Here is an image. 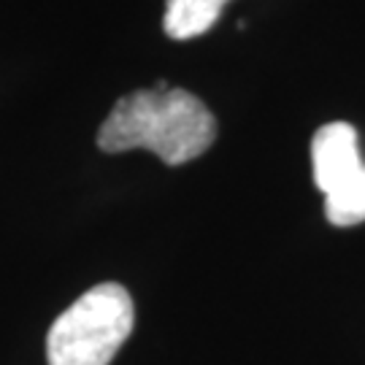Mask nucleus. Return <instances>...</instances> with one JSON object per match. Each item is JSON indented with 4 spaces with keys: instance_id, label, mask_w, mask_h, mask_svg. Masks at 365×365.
Instances as JSON below:
<instances>
[{
    "instance_id": "obj_2",
    "label": "nucleus",
    "mask_w": 365,
    "mask_h": 365,
    "mask_svg": "<svg viewBox=\"0 0 365 365\" xmlns=\"http://www.w3.org/2000/svg\"><path fill=\"white\" fill-rule=\"evenodd\" d=\"M130 292L117 282L87 289L54 319L46 336L49 365H108L133 333Z\"/></svg>"
},
{
    "instance_id": "obj_4",
    "label": "nucleus",
    "mask_w": 365,
    "mask_h": 365,
    "mask_svg": "<svg viewBox=\"0 0 365 365\" xmlns=\"http://www.w3.org/2000/svg\"><path fill=\"white\" fill-rule=\"evenodd\" d=\"M225 3L230 0H165L163 27L176 41L197 38L217 25Z\"/></svg>"
},
{
    "instance_id": "obj_1",
    "label": "nucleus",
    "mask_w": 365,
    "mask_h": 365,
    "mask_svg": "<svg viewBox=\"0 0 365 365\" xmlns=\"http://www.w3.org/2000/svg\"><path fill=\"white\" fill-rule=\"evenodd\" d=\"M217 138V119L187 90H138L119 98L98 130V146L108 155L146 149L165 165L200 157Z\"/></svg>"
},
{
    "instance_id": "obj_3",
    "label": "nucleus",
    "mask_w": 365,
    "mask_h": 365,
    "mask_svg": "<svg viewBox=\"0 0 365 365\" xmlns=\"http://www.w3.org/2000/svg\"><path fill=\"white\" fill-rule=\"evenodd\" d=\"M312 165L314 184L325 195L365 168L357 149V130L349 122H330L317 130L312 141Z\"/></svg>"
},
{
    "instance_id": "obj_5",
    "label": "nucleus",
    "mask_w": 365,
    "mask_h": 365,
    "mask_svg": "<svg viewBox=\"0 0 365 365\" xmlns=\"http://www.w3.org/2000/svg\"><path fill=\"white\" fill-rule=\"evenodd\" d=\"M325 217L336 227L365 222V168L325 195Z\"/></svg>"
}]
</instances>
